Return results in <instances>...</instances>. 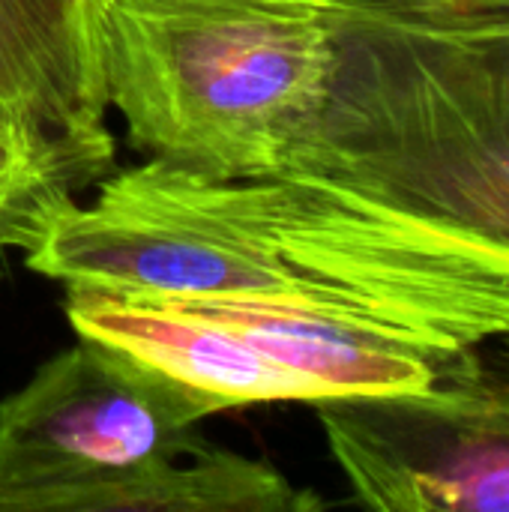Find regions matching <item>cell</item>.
<instances>
[{
  "mask_svg": "<svg viewBox=\"0 0 509 512\" xmlns=\"http://www.w3.org/2000/svg\"><path fill=\"white\" fill-rule=\"evenodd\" d=\"M339 72L306 162L171 177L204 294L351 318L447 360L509 333V15L339 0Z\"/></svg>",
  "mask_w": 509,
  "mask_h": 512,
  "instance_id": "1",
  "label": "cell"
},
{
  "mask_svg": "<svg viewBox=\"0 0 509 512\" xmlns=\"http://www.w3.org/2000/svg\"><path fill=\"white\" fill-rule=\"evenodd\" d=\"M108 108L132 147L216 180L303 165L339 72V0H87Z\"/></svg>",
  "mask_w": 509,
  "mask_h": 512,
  "instance_id": "2",
  "label": "cell"
},
{
  "mask_svg": "<svg viewBox=\"0 0 509 512\" xmlns=\"http://www.w3.org/2000/svg\"><path fill=\"white\" fill-rule=\"evenodd\" d=\"M210 414L156 369L78 336L0 402V512H69L96 486L195 450Z\"/></svg>",
  "mask_w": 509,
  "mask_h": 512,
  "instance_id": "3",
  "label": "cell"
},
{
  "mask_svg": "<svg viewBox=\"0 0 509 512\" xmlns=\"http://www.w3.org/2000/svg\"><path fill=\"white\" fill-rule=\"evenodd\" d=\"M327 447L363 507L384 512H509V396L471 351L420 393L315 402Z\"/></svg>",
  "mask_w": 509,
  "mask_h": 512,
  "instance_id": "4",
  "label": "cell"
},
{
  "mask_svg": "<svg viewBox=\"0 0 509 512\" xmlns=\"http://www.w3.org/2000/svg\"><path fill=\"white\" fill-rule=\"evenodd\" d=\"M63 309L78 336L105 342L156 369L213 414L261 402H306L300 384L240 333L177 297L66 288Z\"/></svg>",
  "mask_w": 509,
  "mask_h": 512,
  "instance_id": "5",
  "label": "cell"
},
{
  "mask_svg": "<svg viewBox=\"0 0 509 512\" xmlns=\"http://www.w3.org/2000/svg\"><path fill=\"white\" fill-rule=\"evenodd\" d=\"M240 333L258 354L291 375L306 402L420 393L441 378V360L321 309L264 297H177Z\"/></svg>",
  "mask_w": 509,
  "mask_h": 512,
  "instance_id": "6",
  "label": "cell"
},
{
  "mask_svg": "<svg viewBox=\"0 0 509 512\" xmlns=\"http://www.w3.org/2000/svg\"><path fill=\"white\" fill-rule=\"evenodd\" d=\"M0 117L114 165L87 0H0Z\"/></svg>",
  "mask_w": 509,
  "mask_h": 512,
  "instance_id": "7",
  "label": "cell"
},
{
  "mask_svg": "<svg viewBox=\"0 0 509 512\" xmlns=\"http://www.w3.org/2000/svg\"><path fill=\"white\" fill-rule=\"evenodd\" d=\"M324 507L273 465L204 441L174 459L96 486L69 512H309Z\"/></svg>",
  "mask_w": 509,
  "mask_h": 512,
  "instance_id": "8",
  "label": "cell"
},
{
  "mask_svg": "<svg viewBox=\"0 0 509 512\" xmlns=\"http://www.w3.org/2000/svg\"><path fill=\"white\" fill-rule=\"evenodd\" d=\"M105 174L93 156L0 117V249L33 252L75 192Z\"/></svg>",
  "mask_w": 509,
  "mask_h": 512,
  "instance_id": "9",
  "label": "cell"
},
{
  "mask_svg": "<svg viewBox=\"0 0 509 512\" xmlns=\"http://www.w3.org/2000/svg\"><path fill=\"white\" fill-rule=\"evenodd\" d=\"M381 9L426 15V18H468V15H509V0H363Z\"/></svg>",
  "mask_w": 509,
  "mask_h": 512,
  "instance_id": "10",
  "label": "cell"
},
{
  "mask_svg": "<svg viewBox=\"0 0 509 512\" xmlns=\"http://www.w3.org/2000/svg\"><path fill=\"white\" fill-rule=\"evenodd\" d=\"M471 357H474V366H477L480 378L492 390L509 396V333L495 339V342H489V345H483V348H474Z\"/></svg>",
  "mask_w": 509,
  "mask_h": 512,
  "instance_id": "11",
  "label": "cell"
}]
</instances>
